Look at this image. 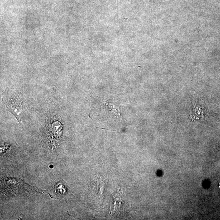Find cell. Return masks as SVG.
Wrapping results in <instances>:
<instances>
[{
    "label": "cell",
    "instance_id": "cell-1",
    "mask_svg": "<svg viewBox=\"0 0 220 220\" xmlns=\"http://www.w3.org/2000/svg\"><path fill=\"white\" fill-rule=\"evenodd\" d=\"M16 93L10 90H6L4 93L2 100L9 111L18 120L19 115L22 108V102L18 98Z\"/></svg>",
    "mask_w": 220,
    "mask_h": 220
}]
</instances>
